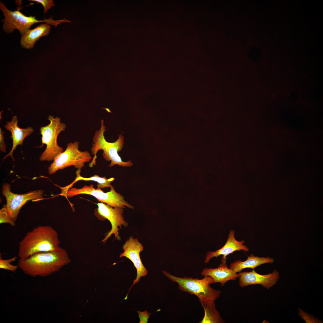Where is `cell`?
<instances>
[{"label":"cell","instance_id":"obj_1","mask_svg":"<svg viewBox=\"0 0 323 323\" xmlns=\"http://www.w3.org/2000/svg\"><path fill=\"white\" fill-rule=\"evenodd\" d=\"M70 262L67 252L61 247L57 251L37 253L26 259H19L18 265L26 275L45 277L58 271Z\"/></svg>","mask_w":323,"mask_h":323},{"label":"cell","instance_id":"obj_2","mask_svg":"<svg viewBox=\"0 0 323 323\" xmlns=\"http://www.w3.org/2000/svg\"><path fill=\"white\" fill-rule=\"evenodd\" d=\"M57 231L49 226H39L27 232L19 242L18 255L25 259L38 252L57 251L61 248Z\"/></svg>","mask_w":323,"mask_h":323},{"label":"cell","instance_id":"obj_3","mask_svg":"<svg viewBox=\"0 0 323 323\" xmlns=\"http://www.w3.org/2000/svg\"><path fill=\"white\" fill-rule=\"evenodd\" d=\"M100 122V127L95 132L92 138L93 143L91 150L92 154L94 156L89 164V166L92 167L96 165V159L97 158V154L98 151L100 150H103L102 155L106 161H111L109 165V167L115 165L124 167L132 166L133 163L131 160L123 162L118 153V152L121 151L123 147L124 137L121 135H120L118 139L115 142H109L107 141L104 136V133L106 131L104 121L103 119H101Z\"/></svg>","mask_w":323,"mask_h":323},{"label":"cell","instance_id":"obj_4","mask_svg":"<svg viewBox=\"0 0 323 323\" xmlns=\"http://www.w3.org/2000/svg\"><path fill=\"white\" fill-rule=\"evenodd\" d=\"M0 9L4 17L2 20L3 23L2 29L7 34L12 33L17 29L22 36L30 29L31 26L33 24L40 22H45L55 27L63 22H71L65 19L55 20L52 19V16L48 19L39 20L36 19L35 16H25L19 9L14 11L8 10L1 1L0 2Z\"/></svg>","mask_w":323,"mask_h":323},{"label":"cell","instance_id":"obj_5","mask_svg":"<svg viewBox=\"0 0 323 323\" xmlns=\"http://www.w3.org/2000/svg\"><path fill=\"white\" fill-rule=\"evenodd\" d=\"M163 273L172 281L177 283L181 291L186 292L197 297L206 298L215 301L220 295L221 292L211 287L210 285L214 283L210 276H204L202 279L184 276L182 278L171 275L165 270Z\"/></svg>","mask_w":323,"mask_h":323},{"label":"cell","instance_id":"obj_6","mask_svg":"<svg viewBox=\"0 0 323 323\" xmlns=\"http://www.w3.org/2000/svg\"><path fill=\"white\" fill-rule=\"evenodd\" d=\"M48 120L50 123L39 129L40 134L42 135V145L38 147L41 148L44 144L46 145L45 149L39 158L40 161H53L58 155L64 151L63 148L57 144V138L61 132L65 131L66 125L61 121L58 117L54 118L50 115Z\"/></svg>","mask_w":323,"mask_h":323},{"label":"cell","instance_id":"obj_7","mask_svg":"<svg viewBox=\"0 0 323 323\" xmlns=\"http://www.w3.org/2000/svg\"><path fill=\"white\" fill-rule=\"evenodd\" d=\"M79 142L75 141L68 143L65 150L58 155L48 167V173L52 175L57 171L73 166L81 170L86 163L89 162L92 156L87 151L79 150Z\"/></svg>","mask_w":323,"mask_h":323},{"label":"cell","instance_id":"obj_8","mask_svg":"<svg viewBox=\"0 0 323 323\" xmlns=\"http://www.w3.org/2000/svg\"><path fill=\"white\" fill-rule=\"evenodd\" d=\"M110 188L109 191L105 193L100 188H95L92 184L89 186L85 185L79 188L71 187L68 190L64 196L67 198H70L79 194H88L95 197L98 201L112 207L124 208L127 207L132 209L134 208L132 205L124 200L123 196L115 191L112 185Z\"/></svg>","mask_w":323,"mask_h":323},{"label":"cell","instance_id":"obj_9","mask_svg":"<svg viewBox=\"0 0 323 323\" xmlns=\"http://www.w3.org/2000/svg\"><path fill=\"white\" fill-rule=\"evenodd\" d=\"M43 190H39L23 194H15L11 191L9 184H4L1 193L6 198V208L9 217L15 222L22 207L29 201H38L43 199Z\"/></svg>","mask_w":323,"mask_h":323},{"label":"cell","instance_id":"obj_10","mask_svg":"<svg viewBox=\"0 0 323 323\" xmlns=\"http://www.w3.org/2000/svg\"><path fill=\"white\" fill-rule=\"evenodd\" d=\"M97 204L99 214L103 218L108 220L112 226L110 231L101 242L105 243L113 234L117 240H120L121 238L119 235V227L121 228L122 226L126 227L128 225V223L124 220L123 217V208L112 207L101 202H98Z\"/></svg>","mask_w":323,"mask_h":323},{"label":"cell","instance_id":"obj_11","mask_svg":"<svg viewBox=\"0 0 323 323\" xmlns=\"http://www.w3.org/2000/svg\"><path fill=\"white\" fill-rule=\"evenodd\" d=\"M122 249L124 251L121 254L120 257H124L129 259L137 271L136 278L134 280L129 291L134 284L139 281L141 277L146 276L147 274V271L143 265L140 256V253L144 250V246L137 238L130 236L123 246Z\"/></svg>","mask_w":323,"mask_h":323},{"label":"cell","instance_id":"obj_12","mask_svg":"<svg viewBox=\"0 0 323 323\" xmlns=\"http://www.w3.org/2000/svg\"><path fill=\"white\" fill-rule=\"evenodd\" d=\"M238 275L239 285L242 288L250 285L260 284L269 290L276 284L280 278L279 272L276 270L265 275L258 273L254 269L249 272H240Z\"/></svg>","mask_w":323,"mask_h":323},{"label":"cell","instance_id":"obj_13","mask_svg":"<svg viewBox=\"0 0 323 323\" xmlns=\"http://www.w3.org/2000/svg\"><path fill=\"white\" fill-rule=\"evenodd\" d=\"M18 122L17 116L14 115L11 121H6V124L4 125L5 128L11 132L10 138L13 140V145L10 152L5 156L4 160L7 156H10L14 161L13 153L17 146L22 145L24 139L34 131L32 127H28L25 128L19 127L18 125Z\"/></svg>","mask_w":323,"mask_h":323},{"label":"cell","instance_id":"obj_14","mask_svg":"<svg viewBox=\"0 0 323 323\" xmlns=\"http://www.w3.org/2000/svg\"><path fill=\"white\" fill-rule=\"evenodd\" d=\"M226 257L223 256L221 263L217 268L204 269L201 275L203 276H210L213 279L214 283H219L223 286L228 281L236 280L239 277L238 274L228 268L226 264Z\"/></svg>","mask_w":323,"mask_h":323},{"label":"cell","instance_id":"obj_15","mask_svg":"<svg viewBox=\"0 0 323 323\" xmlns=\"http://www.w3.org/2000/svg\"><path fill=\"white\" fill-rule=\"evenodd\" d=\"M235 231L234 230L229 231L227 241L224 246L221 248L214 252H208L207 253L205 260V263H208L210 260L214 257L217 258L220 255L223 257L226 256L237 251L243 250L247 252L249 249L244 245L245 241L242 240L237 241L235 238Z\"/></svg>","mask_w":323,"mask_h":323},{"label":"cell","instance_id":"obj_16","mask_svg":"<svg viewBox=\"0 0 323 323\" xmlns=\"http://www.w3.org/2000/svg\"><path fill=\"white\" fill-rule=\"evenodd\" d=\"M51 30L50 25L41 24L35 28L30 29L22 36L20 44L22 47L27 49L32 48L37 41L42 36L48 35Z\"/></svg>","mask_w":323,"mask_h":323},{"label":"cell","instance_id":"obj_17","mask_svg":"<svg viewBox=\"0 0 323 323\" xmlns=\"http://www.w3.org/2000/svg\"><path fill=\"white\" fill-rule=\"evenodd\" d=\"M274 261V259L270 257H260L251 254L244 261L239 260L231 263L229 268L236 273H237L246 268L254 269L255 267L261 265L266 263H272Z\"/></svg>","mask_w":323,"mask_h":323},{"label":"cell","instance_id":"obj_18","mask_svg":"<svg viewBox=\"0 0 323 323\" xmlns=\"http://www.w3.org/2000/svg\"><path fill=\"white\" fill-rule=\"evenodd\" d=\"M197 297L205 312L204 316L199 323L225 322L216 308L214 301L202 297Z\"/></svg>","mask_w":323,"mask_h":323},{"label":"cell","instance_id":"obj_19","mask_svg":"<svg viewBox=\"0 0 323 323\" xmlns=\"http://www.w3.org/2000/svg\"><path fill=\"white\" fill-rule=\"evenodd\" d=\"M81 170H78L76 171V177L74 181L71 184L68 185L69 188H71L73 184L79 180L93 181L98 183L97 186L98 188H106L110 187L111 182L114 180V178L112 177L107 179L106 177H101L96 175L89 178H85L80 175Z\"/></svg>","mask_w":323,"mask_h":323},{"label":"cell","instance_id":"obj_20","mask_svg":"<svg viewBox=\"0 0 323 323\" xmlns=\"http://www.w3.org/2000/svg\"><path fill=\"white\" fill-rule=\"evenodd\" d=\"M16 257H14L8 259H3L1 256H0V268L15 272L17 270L19 266L18 265H14L11 263L17 259Z\"/></svg>","mask_w":323,"mask_h":323},{"label":"cell","instance_id":"obj_21","mask_svg":"<svg viewBox=\"0 0 323 323\" xmlns=\"http://www.w3.org/2000/svg\"><path fill=\"white\" fill-rule=\"evenodd\" d=\"M15 222L9 217L6 205H4L2 208L0 210V223H7L14 226H15Z\"/></svg>","mask_w":323,"mask_h":323},{"label":"cell","instance_id":"obj_22","mask_svg":"<svg viewBox=\"0 0 323 323\" xmlns=\"http://www.w3.org/2000/svg\"><path fill=\"white\" fill-rule=\"evenodd\" d=\"M28 1H35L41 4L44 8V13L45 14L52 7L54 6L52 0H30Z\"/></svg>","mask_w":323,"mask_h":323},{"label":"cell","instance_id":"obj_23","mask_svg":"<svg viewBox=\"0 0 323 323\" xmlns=\"http://www.w3.org/2000/svg\"><path fill=\"white\" fill-rule=\"evenodd\" d=\"M137 311L138 314V317L140 319L139 323H147L150 315L152 313H149L146 310H145L142 312L138 311Z\"/></svg>","mask_w":323,"mask_h":323},{"label":"cell","instance_id":"obj_24","mask_svg":"<svg viewBox=\"0 0 323 323\" xmlns=\"http://www.w3.org/2000/svg\"><path fill=\"white\" fill-rule=\"evenodd\" d=\"M4 132L0 128V151L5 153L6 151V145L4 141Z\"/></svg>","mask_w":323,"mask_h":323},{"label":"cell","instance_id":"obj_25","mask_svg":"<svg viewBox=\"0 0 323 323\" xmlns=\"http://www.w3.org/2000/svg\"><path fill=\"white\" fill-rule=\"evenodd\" d=\"M103 109H105L108 112H112L109 110V109L108 108H103Z\"/></svg>","mask_w":323,"mask_h":323}]
</instances>
